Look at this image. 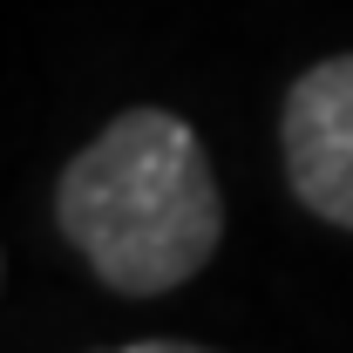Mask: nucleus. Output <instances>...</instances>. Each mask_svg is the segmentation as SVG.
<instances>
[{
  "mask_svg": "<svg viewBox=\"0 0 353 353\" xmlns=\"http://www.w3.org/2000/svg\"><path fill=\"white\" fill-rule=\"evenodd\" d=\"M285 183L312 218L353 231V54H326L292 82L279 109Z\"/></svg>",
  "mask_w": 353,
  "mask_h": 353,
  "instance_id": "nucleus-2",
  "label": "nucleus"
},
{
  "mask_svg": "<svg viewBox=\"0 0 353 353\" xmlns=\"http://www.w3.org/2000/svg\"><path fill=\"white\" fill-rule=\"evenodd\" d=\"M102 353H211V347H190V340H130V347H102Z\"/></svg>",
  "mask_w": 353,
  "mask_h": 353,
  "instance_id": "nucleus-3",
  "label": "nucleus"
},
{
  "mask_svg": "<svg viewBox=\"0 0 353 353\" xmlns=\"http://www.w3.org/2000/svg\"><path fill=\"white\" fill-rule=\"evenodd\" d=\"M54 224L82 265L123 299L190 285L224 238V197L204 136L170 109H123L68 157Z\"/></svg>",
  "mask_w": 353,
  "mask_h": 353,
  "instance_id": "nucleus-1",
  "label": "nucleus"
}]
</instances>
